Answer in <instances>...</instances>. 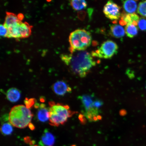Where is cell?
<instances>
[{
  "instance_id": "obj_25",
  "label": "cell",
  "mask_w": 146,
  "mask_h": 146,
  "mask_svg": "<svg viewBox=\"0 0 146 146\" xmlns=\"http://www.w3.org/2000/svg\"><path fill=\"white\" fill-rule=\"evenodd\" d=\"M85 117L84 115L82 114H80L78 116V118L81 123L83 125H85L86 123L87 120Z\"/></svg>"
},
{
  "instance_id": "obj_8",
  "label": "cell",
  "mask_w": 146,
  "mask_h": 146,
  "mask_svg": "<svg viewBox=\"0 0 146 146\" xmlns=\"http://www.w3.org/2000/svg\"><path fill=\"white\" fill-rule=\"evenodd\" d=\"M121 21L120 24L121 25H125L127 24H132L135 25H138L139 20V17L137 15L134 13L125 14L122 13Z\"/></svg>"
},
{
  "instance_id": "obj_29",
  "label": "cell",
  "mask_w": 146,
  "mask_h": 146,
  "mask_svg": "<svg viewBox=\"0 0 146 146\" xmlns=\"http://www.w3.org/2000/svg\"><path fill=\"white\" fill-rule=\"evenodd\" d=\"M98 120H101L102 118V116L100 115H98Z\"/></svg>"
},
{
  "instance_id": "obj_26",
  "label": "cell",
  "mask_w": 146,
  "mask_h": 146,
  "mask_svg": "<svg viewBox=\"0 0 146 146\" xmlns=\"http://www.w3.org/2000/svg\"><path fill=\"white\" fill-rule=\"evenodd\" d=\"M127 114V111L124 109H122L120 111L119 114L121 116H124Z\"/></svg>"
},
{
  "instance_id": "obj_24",
  "label": "cell",
  "mask_w": 146,
  "mask_h": 146,
  "mask_svg": "<svg viewBox=\"0 0 146 146\" xmlns=\"http://www.w3.org/2000/svg\"><path fill=\"white\" fill-rule=\"evenodd\" d=\"M103 105V102L101 100H97L94 102L93 106L98 109L100 108Z\"/></svg>"
},
{
  "instance_id": "obj_9",
  "label": "cell",
  "mask_w": 146,
  "mask_h": 146,
  "mask_svg": "<svg viewBox=\"0 0 146 146\" xmlns=\"http://www.w3.org/2000/svg\"><path fill=\"white\" fill-rule=\"evenodd\" d=\"M52 88L54 93L59 96L64 95L66 92H70L72 91L71 88L62 81L56 82L52 85Z\"/></svg>"
},
{
  "instance_id": "obj_7",
  "label": "cell",
  "mask_w": 146,
  "mask_h": 146,
  "mask_svg": "<svg viewBox=\"0 0 146 146\" xmlns=\"http://www.w3.org/2000/svg\"><path fill=\"white\" fill-rule=\"evenodd\" d=\"M32 26L27 22H21L17 25L18 38L29 37L32 33Z\"/></svg>"
},
{
  "instance_id": "obj_31",
  "label": "cell",
  "mask_w": 146,
  "mask_h": 146,
  "mask_svg": "<svg viewBox=\"0 0 146 146\" xmlns=\"http://www.w3.org/2000/svg\"><path fill=\"white\" fill-rule=\"evenodd\" d=\"M145 88H146V84H145Z\"/></svg>"
},
{
  "instance_id": "obj_18",
  "label": "cell",
  "mask_w": 146,
  "mask_h": 146,
  "mask_svg": "<svg viewBox=\"0 0 146 146\" xmlns=\"http://www.w3.org/2000/svg\"><path fill=\"white\" fill-rule=\"evenodd\" d=\"M125 32L129 37L133 38L137 35L138 29L136 25L132 24H127L125 27Z\"/></svg>"
},
{
  "instance_id": "obj_21",
  "label": "cell",
  "mask_w": 146,
  "mask_h": 146,
  "mask_svg": "<svg viewBox=\"0 0 146 146\" xmlns=\"http://www.w3.org/2000/svg\"><path fill=\"white\" fill-rule=\"evenodd\" d=\"M138 13L140 15L146 17V1L141 2L139 4Z\"/></svg>"
},
{
  "instance_id": "obj_17",
  "label": "cell",
  "mask_w": 146,
  "mask_h": 146,
  "mask_svg": "<svg viewBox=\"0 0 146 146\" xmlns=\"http://www.w3.org/2000/svg\"><path fill=\"white\" fill-rule=\"evenodd\" d=\"M99 110L94 107L89 110L86 111L84 115L90 122H97L98 121V116L99 115Z\"/></svg>"
},
{
  "instance_id": "obj_30",
  "label": "cell",
  "mask_w": 146,
  "mask_h": 146,
  "mask_svg": "<svg viewBox=\"0 0 146 146\" xmlns=\"http://www.w3.org/2000/svg\"><path fill=\"white\" fill-rule=\"evenodd\" d=\"M72 146H76V145H72Z\"/></svg>"
},
{
  "instance_id": "obj_20",
  "label": "cell",
  "mask_w": 146,
  "mask_h": 146,
  "mask_svg": "<svg viewBox=\"0 0 146 146\" xmlns=\"http://www.w3.org/2000/svg\"><path fill=\"white\" fill-rule=\"evenodd\" d=\"M11 124L10 123H3L1 129V132L4 135H9L11 134L13 129Z\"/></svg>"
},
{
  "instance_id": "obj_23",
  "label": "cell",
  "mask_w": 146,
  "mask_h": 146,
  "mask_svg": "<svg viewBox=\"0 0 146 146\" xmlns=\"http://www.w3.org/2000/svg\"><path fill=\"white\" fill-rule=\"evenodd\" d=\"M1 29V36H3V37H6L8 34V30L3 25H1L0 26Z\"/></svg>"
},
{
  "instance_id": "obj_15",
  "label": "cell",
  "mask_w": 146,
  "mask_h": 146,
  "mask_svg": "<svg viewBox=\"0 0 146 146\" xmlns=\"http://www.w3.org/2000/svg\"><path fill=\"white\" fill-rule=\"evenodd\" d=\"M21 96L19 90L14 88L9 89L7 93V99L13 103L18 101L21 98Z\"/></svg>"
},
{
  "instance_id": "obj_3",
  "label": "cell",
  "mask_w": 146,
  "mask_h": 146,
  "mask_svg": "<svg viewBox=\"0 0 146 146\" xmlns=\"http://www.w3.org/2000/svg\"><path fill=\"white\" fill-rule=\"evenodd\" d=\"M33 116L28 108L23 105H17L11 109L9 114V121L15 127L24 128L30 123Z\"/></svg>"
},
{
  "instance_id": "obj_14",
  "label": "cell",
  "mask_w": 146,
  "mask_h": 146,
  "mask_svg": "<svg viewBox=\"0 0 146 146\" xmlns=\"http://www.w3.org/2000/svg\"><path fill=\"white\" fill-rule=\"evenodd\" d=\"M78 98L81 100L86 111H87L94 107L93 104L94 102L93 100V96L92 95H84L78 97Z\"/></svg>"
},
{
  "instance_id": "obj_5",
  "label": "cell",
  "mask_w": 146,
  "mask_h": 146,
  "mask_svg": "<svg viewBox=\"0 0 146 146\" xmlns=\"http://www.w3.org/2000/svg\"><path fill=\"white\" fill-rule=\"evenodd\" d=\"M118 47L115 42L107 40L104 42L98 50L92 52V56L104 59H110L116 54L118 52Z\"/></svg>"
},
{
  "instance_id": "obj_12",
  "label": "cell",
  "mask_w": 146,
  "mask_h": 146,
  "mask_svg": "<svg viewBox=\"0 0 146 146\" xmlns=\"http://www.w3.org/2000/svg\"><path fill=\"white\" fill-rule=\"evenodd\" d=\"M110 33L113 37L119 38L123 37L125 33L123 27L120 25H113L110 27Z\"/></svg>"
},
{
  "instance_id": "obj_22",
  "label": "cell",
  "mask_w": 146,
  "mask_h": 146,
  "mask_svg": "<svg viewBox=\"0 0 146 146\" xmlns=\"http://www.w3.org/2000/svg\"><path fill=\"white\" fill-rule=\"evenodd\" d=\"M138 25L139 28L142 31H146V19L144 18H141L139 21Z\"/></svg>"
},
{
  "instance_id": "obj_27",
  "label": "cell",
  "mask_w": 146,
  "mask_h": 146,
  "mask_svg": "<svg viewBox=\"0 0 146 146\" xmlns=\"http://www.w3.org/2000/svg\"><path fill=\"white\" fill-rule=\"evenodd\" d=\"M18 19L20 21H22L24 18V16L22 14H19L17 15Z\"/></svg>"
},
{
  "instance_id": "obj_19",
  "label": "cell",
  "mask_w": 146,
  "mask_h": 146,
  "mask_svg": "<svg viewBox=\"0 0 146 146\" xmlns=\"http://www.w3.org/2000/svg\"><path fill=\"white\" fill-rule=\"evenodd\" d=\"M70 5L73 9L76 11H80L86 8L87 3L85 1H72Z\"/></svg>"
},
{
  "instance_id": "obj_2",
  "label": "cell",
  "mask_w": 146,
  "mask_h": 146,
  "mask_svg": "<svg viewBox=\"0 0 146 146\" xmlns=\"http://www.w3.org/2000/svg\"><path fill=\"white\" fill-rule=\"evenodd\" d=\"M49 105L50 124L54 126L58 127L63 125L69 118L76 113L69 110V107L68 105L56 103L52 101L49 102Z\"/></svg>"
},
{
  "instance_id": "obj_32",
  "label": "cell",
  "mask_w": 146,
  "mask_h": 146,
  "mask_svg": "<svg viewBox=\"0 0 146 146\" xmlns=\"http://www.w3.org/2000/svg\"><path fill=\"white\" fill-rule=\"evenodd\" d=\"M37 146V145H35V146Z\"/></svg>"
},
{
  "instance_id": "obj_28",
  "label": "cell",
  "mask_w": 146,
  "mask_h": 146,
  "mask_svg": "<svg viewBox=\"0 0 146 146\" xmlns=\"http://www.w3.org/2000/svg\"><path fill=\"white\" fill-rule=\"evenodd\" d=\"M29 127H30V129H31L32 130H33V129H35V127L33 125H32V124L30 123L29 125Z\"/></svg>"
},
{
  "instance_id": "obj_16",
  "label": "cell",
  "mask_w": 146,
  "mask_h": 146,
  "mask_svg": "<svg viewBox=\"0 0 146 146\" xmlns=\"http://www.w3.org/2000/svg\"><path fill=\"white\" fill-rule=\"evenodd\" d=\"M124 10L128 14H133L136 11L137 7V3L135 1H126L123 3Z\"/></svg>"
},
{
  "instance_id": "obj_6",
  "label": "cell",
  "mask_w": 146,
  "mask_h": 146,
  "mask_svg": "<svg viewBox=\"0 0 146 146\" xmlns=\"http://www.w3.org/2000/svg\"><path fill=\"white\" fill-rule=\"evenodd\" d=\"M121 8L112 1L106 3L103 9V12L106 17L112 21H116L121 17Z\"/></svg>"
},
{
  "instance_id": "obj_11",
  "label": "cell",
  "mask_w": 146,
  "mask_h": 146,
  "mask_svg": "<svg viewBox=\"0 0 146 146\" xmlns=\"http://www.w3.org/2000/svg\"><path fill=\"white\" fill-rule=\"evenodd\" d=\"M21 21L18 19L17 16L12 13L6 12V15L3 25L8 29L10 27L16 26Z\"/></svg>"
},
{
  "instance_id": "obj_13",
  "label": "cell",
  "mask_w": 146,
  "mask_h": 146,
  "mask_svg": "<svg viewBox=\"0 0 146 146\" xmlns=\"http://www.w3.org/2000/svg\"><path fill=\"white\" fill-rule=\"evenodd\" d=\"M37 117L38 120L41 122L46 121L50 118L49 110L45 107L44 104H41L38 111Z\"/></svg>"
},
{
  "instance_id": "obj_4",
  "label": "cell",
  "mask_w": 146,
  "mask_h": 146,
  "mask_svg": "<svg viewBox=\"0 0 146 146\" xmlns=\"http://www.w3.org/2000/svg\"><path fill=\"white\" fill-rule=\"evenodd\" d=\"M92 37L90 33L83 29L74 31L69 36L70 52L84 51L90 45Z\"/></svg>"
},
{
  "instance_id": "obj_1",
  "label": "cell",
  "mask_w": 146,
  "mask_h": 146,
  "mask_svg": "<svg viewBox=\"0 0 146 146\" xmlns=\"http://www.w3.org/2000/svg\"><path fill=\"white\" fill-rule=\"evenodd\" d=\"M69 54H62L61 58L68 66L72 72L81 78H85L96 65L92 54L86 51H75Z\"/></svg>"
},
{
  "instance_id": "obj_10",
  "label": "cell",
  "mask_w": 146,
  "mask_h": 146,
  "mask_svg": "<svg viewBox=\"0 0 146 146\" xmlns=\"http://www.w3.org/2000/svg\"><path fill=\"white\" fill-rule=\"evenodd\" d=\"M55 139L54 137L50 132L46 129L41 137L39 142V146H52L54 145Z\"/></svg>"
}]
</instances>
